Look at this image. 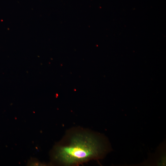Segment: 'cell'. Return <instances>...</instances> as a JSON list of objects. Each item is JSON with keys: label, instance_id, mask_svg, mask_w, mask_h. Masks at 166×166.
I'll return each mask as SVG.
<instances>
[{"label": "cell", "instance_id": "cell-1", "mask_svg": "<svg viewBox=\"0 0 166 166\" xmlns=\"http://www.w3.org/2000/svg\"><path fill=\"white\" fill-rule=\"evenodd\" d=\"M105 138L85 133L72 136L55 149V158L66 165H77L90 160L103 158L111 148Z\"/></svg>", "mask_w": 166, "mask_h": 166}]
</instances>
